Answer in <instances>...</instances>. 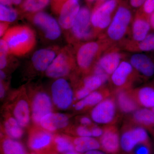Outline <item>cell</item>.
I'll list each match as a JSON object with an SVG mask.
<instances>
[{
  "label": "cell",
  "instance_id": "6da1fadb",
  "mask_svg": "<svg viewBox=\"0 0 154 154\" xmlns=\"http://www.w3.org/2000/svg\"><path fill=\"white\" fill-rule=\"evenodd\" d=\"M111 46L100 38L75 45L73 51L77 71L85 75L91 74L102 54Z\"/></svg>",
  "mask_w": 154,
  "mask_h": 154
},
{
  "label": "cell",
  "instance_id": "7a4b0ae2",
  "mask_svg": "<svg viewBox=\"0 0 154 154\" xmlns=\"http://www.w3.org/2000/svg\"><path fill=\"white\" fill-rule=\"evenodd\" d=\"M134 17L130 6L120 2L110 25L98 38L105 39L111 46H119L129 36Z\"/></svg>",
  "mask_w": 154,
  "mask_h": 154
},
{
  "label": "cell",
  "instance_id": "3957f363",
  "mask_svg": "<svg viewBox=\"0 0 154 154\" xmlns=\"http://www.w3.org/2000/svg\"><path fill=\"white\" fill-rule=\"evenodd\" d=\"M8 46L9 54L22 56L29 53L36 45L35 32L27 25L9 28L3 36Z\"/></svg>",
  "mask_w": 154,
  "mask_h": 154
},
{
  "label": "cell",
  "instance_id": "277c9868",
  "mask_svg": "<svg viewBox=\"0 0 154 154\" xmlns=\"http://www.w3.org/2000/svg\"><path fill=\"white\" fill-rule=\"evenodd\" d=\"M92 12L87 7L80 8L70 32V42L75 45L96 38L91 23Z\"/></svg>",
  "mask_w": 154,
  "mask_h": 154
},
{
  "label": "cell",
  "instance_id": "5b68a950",
  "mask_svg": "<svg viewBox=\"0 0 154 154\" xmlns=\"http://www.w3.org/2000/svg\"><path fill=\"white\" fill-rule=\"evenodd\" d=\"M120 2V0H107L94 8L91 14V23L97 38L107 30Z\"/></svg>",
  "mask_w": 154,
  "mask_h": 154
},
{
  "label": "cell",
  "instance_id": "8992f818",
  "mask_svg": "<svg viewBox=\"0 0 154 154\" xmlns=\"http://www.w3.org/2000/svg\"><path fill=\"white\" fill-rule=\"evenodd\" d=\"M77 70L73 50L66 46L60 49L55 59L45 71L47 77L60 79L67 76Z\"/></svg>",
  "mask_w": 154,
  "mask_h": 154
},
{
  "label": "cell",
  "instance_id": "52a82bcc",
  "mask_svg": "<svg viewBox=\"0 0 154 154\" xmlns=\"http://www.w3.org/2000/svg\"><path fill=\"white\" fill-rule=\"evenodd\" d=\"M140 77L129 61L124 60L110 76L108 82L114 92L132 88L133 85Z\"/></svg>",
  "mask_w": 154,
  "mask_h": 154
},
{
  "label": "cell",
  "instance_id": "ba28073f",
  "mask_svg": "<svg viewBox=\"0 0 154 154\" xmlns=\"http://www.w3.org/2000/svg\"><path fill=\"white\" fill-rule=\"evenodd\" d=\"M120 147L125 152L129 153L140 144L150 145L146 128L130 123L124 126L120 139Z\"/></svg>",
  "mask_w": 154,
  "mask_h": 154
},
{
  "label": "cell",
  "instance_id": "9c48e42d",
  "mask_svg": "<svg viewBox=\"0 0 154 154\" xmlns=\"http://www.w3.org/2000/svg\"><path fill=\"white\" fill-rule=\"evenodd\" d=\"M117 108L115 97L111 95L94 106L91 111V119L98 124L111 125L117 120Z\"/></svg>",
  "mask_w": 154,
  "mask_h": 154
},
{
  "label": "cell",
  "instance_id": "30bf717a",
  "mask_svg": "<svg viewBox=\"0 0 154 154\" xmlns=\"http://www.w3.org/2000/svg\"><path fill=\"white\" fill-rule=\"evenodd\" d=\"M31 118L33 123L39 126L41 119L48 113H52L53 104L52 99L43 90L34 91L30 101Z\"/></svg>",
  "mask_w": 154,
  "mask_h": 154
},
{
  "label": "cell",
  "instance_id": "8fae6325",
  "mask_svg": "<svg viewBox=\"0 0 154 154\" xmlns=\"http://www.w3.org/2000/svg\"><path fill=\"white\" fill-rule=\"evenodd\" d=\"M51 94L53 104L61 110L68 109L74 99L71 86L63 78L58 79L54 82L51 86Z\"/></svg>",
  "mask_w": 154,
  "mask_h": 154
},
{
  "label": "cell",
  "instance_id": "7c38bea8",
  "mask_svg": "<svg viewBox=\"0 0 154 154\" xmlns=\"http://www.w3.org/2000/svg\"><path fill=\"white\" fill-rule=\"evenodd\" d=\"M15 95L14 100L9 105V111H12V115L22 128L27 127L30 122L31 109L25 89L22 88Z\"/></svg>",
  "mask_w": 154,
  "mask_h": 154
},
{
  "label": "cell",
  "instance_id": "4fadbf2b",
  "mask_svg": "<svg viewBox=\"0 0 154 154\" xmlns=\"http://www.w3.org/2000/svg\"><path fill=\"white\" fill-rule=\"evenodd\" d=\"M32 23L42 31L45 37L50 40H54L60 36V25L52 16L44 12H38L31 15Z\"/></svg>",
  "mask_w": 154,
  "mask_h": 154
},
{
  "label": "cell",
  "instance_id": "5bb4252c",
  "mask_svg": "<svg viewBox=\"0 0 154 154\" xmlns=\"http://www.w3.org/2000/svg\"><path fill=\"white\" fill-rule=\"evenodd\" d=\"M54 137L52 133L41 127H36L29 133L28 147L36 153L44 154L51 150V148L53 146Z\"/></svg>",
  "mask_w": 154,
  "mask_h": 154
},
{
  "label": "cell",
  "instance_id": "9a60e30c",
  "mask_svg": "<svg viewBox=\"0 0 154 154\" xmlns=\"http://www.w3.org/2000/svg\"><path fill=\"white\" fill-rule=\"evenodd\" d=\"M120 46L112 45L102 54L96 64L110 76L127 55Z\"/></svg>",
  "mask_w": 154,
  "mask_h": 154
},
{
  "label": "cell",
  "instance_id": "2e32d148",
  "mask_svg": "<svg viewBox=\"0 0 154 154\" xmlns=\"http://www.w3.org/2000/svg\"><path fill=\"white\" fill-rule=\"evenodd\" d=\"M128 61L141 79L148 81L154 75V58L146 53H133Z\"/></svg>",
  "mask_w": 154,
  "mask_h": 154
},
{
  "label": "cell",
  "instance_id": "e0dca14e",
  "mask_svg": "<svg viewBox=\"0 0 154 154\" xmlns=\"http://www.w3.org/2000/svg\"><path fill=\"white\" fill-rule=\"evenodd\" d=\"M151 30L149 17L138 10L134 15L130 36L127 38L132 42H139L144 39L150 33Z\"/></svg>",
  "mask_w": 154,
  "mask_h": 154
},
{
  "label": "cell",
  "instance_id": "ac0fdd59",
  "mask_svg": "<svg viewBox=\"0 0 154 154\" xmlns=\"http://www.w3.org/2000/svg\"><path fill=\"white\" fill-rule=\"evenodd\" d=\"M103 129L99 141L101 148L106 153L116 154L120 147V137L117 127L113 125H107Z\"/></svg>",
  "mask_w": 154,
  "mask_h": 154
},
{
  "label": "cell",
  "instance_id": "d6986e66",
  "mask_svg": "<svg viewBox=\"0 0 154 154\" xmlns=\"http://www.w3.org/2000/svg\"><path fill=\"white\" fill-rule=\"evenodd\" d=\"M80 9L77 0H67L64 3L59 11L58 23L60 27L65 30H70Z\"/></svg>",
  "mask_w": 154,
  "mask_h": 154
},
{
  "label": "cell",
  "instance_id": "ffe728a7",
  "mask_svg": "<svg viewBox=\"0 0 154 154\" xmlns=\"http://www.w3.org/2000/svg\"><path fill=\"white\" fill-rule=\"evenodd\" d=\"M119 110L122 113H133L138 109L139 105L136 100L133 89H121L113 92Z\"/></svg>",
  "mask_w": 154,
  "mask_h": 154
},
{
  "label": "cell",
  "instance_id": "44dd1931",
  "mask_svg": "<svg viewBox=\"0 0 154 154\" xmlns=\"http://www.w3.org/2000/svg\"><path fill=\"white\" fill-rule=\"evenodd\" d=\"M57 51V48H49L35 51L31 58L32 64L35 69L39 72H45L57 55L59 52Z\"/></svg>",
  "mask_w": 154,
  "mask_h": 154
},
{
  "label": "cell",
  "instance_id": "7402d4cb",
  "mask_svg": "<svg viewBox=\"0 0 154 154\" xmlns=\"http://www.w3.org/2000/svg\"><path fill=\"white\" fill-rule=\"evenodd\" d=\"M69 124V117L66 114L51 113L45 116L40 120L39 126L51 133L65 128Z\"/></svg>",
  "mask_w": 154,
  "mask_h": 154
},
{
  "label": "cell",
  "instance_id": "603a6c76",
  "mask_svg": "<svg viewBox=\"0 0 154 154\" xmlns=\"http://www.w3.org/2000/svg\"><path fill=\"white\" fill-rule=\"evenodd\" d=\"M124 51L131 53H154V33H150L144 39L137 42L128 38L120 45Z\"/></svg>",
  "mask_w": 154,
  "mask_h": 154
},
{
  "label": "cell",
  "instance_id": "cb8c5ba5",
  "mask_svg": "<svg viewBox=\"0 0 154 154\" xmlns=\"http://www.w3.org/2000/svg\"><path fill=\"white\" fill-rule=\"evenodd\" d=\"M133 93L139 106L150 109L154 107V79L145 85L133 89Z\"/></svg>",
  "mask_w": 154,
  "mask_h": 154
},
{
  "label": "cell",
  "instance_id": "d4e9b609",
  "mask_svg": "<svg viewBox=\"0 0 154 154\" xmlns=\"http://www.w3.org/2000/svg\"><path fill=\"white\" fill-rule=\"evenodd\" d=\"M131 123L149 130L154 129V113L151 109L142 107L137 109L131 116Z\"/></svg>",
  "mask_w": 154,
  "mask_h": 154
},
{
  "label": "cell",
  "instance_id": "484cf974",
  "mask_svg": "<svg viewBox=\"0 0 154 154\" xmlns=\"http://www.w3.org/2000/svg\"><path fill=\"white\" fill-rule=\"evenodd\" d=\"M17 119L10 113L6 116L4 122V129L7 136L15 140L21 138L24 134V130Z\"/></svg>",
  "mask_w": 154,
  "mask_h": 154
},
{
  "label": "cell",
  "instance_id": "4316f807",
  "mask_svg": "<svg viewBox=\"0 0 154 154\" xmlns=\"http://www.w3.org/2000/svg\"><path fill=\"white\" fill-rule=\"evenodd\" d=\"M72 140L75 151L80 153L101 148L100 142L92 137H78Z\"/></svg>",
  "mask_w": 154,
  "mask_h": 154
},
{
  "label": "cell",
  "instance_id": "83f0119b",
  "mask_svg": "<svg viewBox=\"0 0 154 154\" xmlns=\"http://www.w3.org/2000/svg\"><path fill=\"white\" fill-rule=\"evenodd\" d=\"M1 149L2 154H28L21 143L8 137L2 139Z\"/></svg>",
  "mask_w": 154,
  "mask_h": 154
},
{
  "label": "cell",
  "instance_id": "f1b7e54d",
  "mask_svg": "<svg viewBox=\"0 0 154 154\" xmlns=\"http://www.w3.org/2000/svg\"><path fill=\"white\" fill-rule=\"evenodd\" d=\"M110 90L104 86L94 92H92L85 99H82L85 108L94 107L103 100L111 96Z\"/></svg>",
  "mask_w": 154,
  "mask_h": 154
},
{
  "label": "cell",
  "instance_id": "f546056e",
  "mask_svg": "<svg viewBox=\"0 0 154 154\" xmlns=\"http://www.w3.org/2000/svg\"><path fill=\"white\" fill-rule=\"evenodd\" d=\"M53 146L57 152L60 153H66L75 151V146L72 140L66 136L56 135L53 140Z\"/></svg>",
  "mask_w": 154,
  "mask_h": 154
},
{
  "label": "cell",
  "instance_id": "4dcf8cb0",
  "mask_svg": "<svg viewBox=\"0 0 154 154\" xmlns=\"http://www.w3.org/2000/svg\"><path fill=\"white\" fill-rule=\"evenodd\" d=\"M80 84L91 93L99 90L105 85L100 77L94 74L86 75Z\"/></svg>",
  "mask_w": 154,
  "mask_h": 154
},
{
  "label": "cell",
  "instance_id": "1f68e13d",
  "mask_svg": "<svg viewBox=\"0 0 154 154\" xmlns=\"http://www.w3.org/2000/svg\"><path fill=\"white\" fill-rule=\"evenodd\" d=\"M51 0H25L22 5L23 11L30 14L40 12L50 2Z\"/></svg>",
  "mask_w": 154,
  "mask_h": 154
},
{
  "label": "cell",
  "instance_id": "d6a6232c",
  "mask_svg": "<svg viewBox=\"0 0 154 154\" xmlns=\"http://www.w3.org/2000/svg\"><path fill=\"white\" fill-rule=\"evenodd\" d=\"M18 17V13L10 6L0 5V20L2 22H14Z\"/></svg>",
  "mask_w": 154,
  "mask_h": 154
},
{
  "label": "cell",
  "instance_id": "836d02e7",
  "mask_svg": "<svg viewBox=\"0 0 154 154\" xmlns=\"http://www.w3.org/2000/svg\"><path fill=\"white\" fill-rule=\"evenodd\" d=\"M139 10L146 16L149 17L150 15L154 12V0H146Z\"/></svg>",
  "mask_w": 154,
  "mask_h": 154
},
{
  "label": "cell",
  "instance_id": "e575fe53",
  "mask_svg": "<svg viewBox=\"0 0 154 154\" xmlns=\"http://www.w3.org/2000/svg\"><path fill=\"white\" fill-rule=\"evenodd\" d=\"M91 92L82 85H80L79 88H77L75 94V99L78 101L85 99V97L88 96Z\"/></svg>",
  "mask_w": 154,
  "mask_h": 154
},
{
  "label": "cell",
  "instance_id": "d590c367",
  "mask_svg": "<svg viewBox=\"0 0 154 154\" xmlns=\"http://www.w3.org/2000/svg\"><path fill=\"white\" fill-rule=\"evenodd\" d=\"M134 150V154H151V145L146 144H140L135 148Z\"/></svg>",
  "mask_w": 154,
  "mask_h": 154
},
{
  "label": "cell",
  "instance_id": "8d00e7d4",
  "mask_svg": "<svg viewBox=\"0 0 154 154\" xmlns=\"http://www.w3.org/2000/svg\"><path fill=\"white\" fill-rule=\"evenodd\" d=\"M75 133L78 137H92L91 128L82 125H79L75 128Z\"/></svg>",
  "mask_w": 154,
  "mask_h": 154
},
{
  "label": "cell",
  "instance_id": "74e56055",
  "mask_svg": "<svg viewBox=\"0 0 154 154\" xmlns=\"http://www.w3.org/2000/svg\"><path fill=\"white\" fill-rule=\"evenodd\" d=\"M90 128H91L92 137H100L104 133L103 128L96 126L95 125Z\"/></svg>",
  "mask_w": 154,
  "mask_h": 154
},
{
  "label": "cell",
  "instance_id": "f35d334b",
  "mask_svg": "<svg viewBox=\"0 0 154 154\" xmlns=\"http://www.w3.org/2000/svg\"><path fill=\"white\" fill-rule=\"evenodd\" d=\"M130 6L135 9H140L146 0H129Z\"/></svg>",
  "mask_w": 154,
  "mask_h": 154
},
{
  "label": "cell",
  "instance_id": "ab89813d",
  "mask_svg": "<svg viewBox=\"0 0 154 154\" xmlns=\"http://www.w3.org/2000/svg\"><path fill=\"white\" fill-rule=\"evenodd\" d=\"M79 122L81 125L87 127L90 126L92 127L95 125L93 124L92 120L88 116H82L79 119Z\"/></svg>",
  "mask_w": 154,
  "mask_h": 154
},
{
  "label": "cell",
  "instance_id": "60d3db41",
  "mask_svg": "<svg viewBox=\"0 0 154 154\" xmlns=\"http://www.w3.org/2000/svg\"><path fill=\"white\" fill-rule=\"evenodd\" d=\"M9 23L5 22H1L0 24V36L3 37L6 31L9 29Z\"/></svg>",
  "mask_w": 154,
  "mask_h": 154
},
{
  "label": "cell",
  "instance_id": "b9f144b4",
  "mask_svg": "<svg viewBox=\"0 0 154 154\" xmlns=\"http://www.w3.org/2000/svg\"><path fill=\"white\" fill-rule=\"evenodd\" d=\"M5 86L3 84V82L1 81V83H0V97H1V99H2L5 97Z\"/></svg>",
  "mask_w": 154,
  "mask_h": 154
},
{
  "label": "cell",
  "instance_id": "7bdbcfd3",
  "mask_svg": "<svg viewBox=\"0 0 154 154\" xmlns=\"http://www.w3.org/2000/svg\"><path fill=\"white\" fill-rule=\"evenodd\" d=\"M149 22L150 25L151 30H152L154 33V12L149 17Z\"/></svg>",
  "mask_w": 154,
  "mask_h": 154
},
{
  "label": "cell",
  "instance_id": "ee69618b",
  "mask_svg": "<svg viewBox=\"0 0 154 154\" xmlns=\"http://www.w3.org/2000/svg\"><path fill=\"white\" fill-rule=\"evenodd\" d=\"M106 152H102L101 151L98 150V149L97 150H93L90 151L86 152L84 154H107Z\"/></svg>",
  "mask_w": 154,
  "mask_h": 154
},
{
  "label": "cell",
  "instance_id": "f6af8a7d",
  "mask_svg": "<svg viewBox=\"0 0 154 154\" xmlns=\"http://www.w3.org/2000/svg\"><path fill=\"white\" fill-rule=\"evenodd\" d=\"M0 78H1V81H4L6 78L5 73L2 70H1L0 71Z\"/></svg>",
  "mask_w": 154,
  "mask_h": 154
},
{
  "label": "cell",
  "instance_id": "bcb514c9",
  "mask_svg": "<svg viewBox=\"0 0 154 154\" xmlns=\"http://www.w3.org/2000/svg\"><path fill=\"white\" fill-rule=\"evenodd\" d=\"M22 0H12V5H18L22 2Z\"/></svg>",
  "mask_w": 154,
  "mask_h": 154
},
{
  "label": "cell",
  "instance_id": "7dc6e473",
  "mask_svg": "<svg viewBox=\"0 0 154 154\" xmlns=\"http://www.w3.org/2000/svg\"><path fill=\"white\" fill-rule=\"evenodd\" d=\"M106 1H107V0H97V2L96 3L95 7H98V6L100 5H102V3H104Z\"/></svg>",
  "mask_w": 154,
  "mask_h": 154
},
{
  "label": "cell",
  "instance_id": "c3c4849f",
  "mask_svg": "<svg viewBox=\"0 0 154 154\" xmlns=\"http://www.w3.org/2000/svg\"><path fill=\"white\" fill-rule=\"evenodd\" d=\"M64 154H81L79 152H78L75 151L70 152H69L66 153H65Z\"/></svg>",
  "mask_w": 154,
  "mask_h": 154
},
{
  "label": "cell",
  "instance_id": "681fc988",
  "mask_svg": "<svg viewBox=\"0 0 154 154\" xmlns=\"http://www.w3.org/2000/svg\"><path fill=\"white\" fill-rule=\"evenodd\" d=\"M44 154H57V153H56L55 152H54L51 151V150L49 151H48V152H47L45 153Z\"/></svg>",
  "mask_w": 154,
  "mask_h": 154
},
{
  "label": "cell",
  "instance_id": "f907efd6",
  "mask_svg": "<svg viewBox=\"0 0 154 154\" xmlns=\"http://www.w3.org/2000/svg\"><path fill=\"white\" fill-rule=\"evenodd\" d=\"M151 132V133L153 135V136L154 137V129H153L151 130H150Z\"/></svg>",
  "mask_w": 154,
  "mask_h": 154
},
{
  "label": "cell",
  "instance_id": "816d5d0a",
  "mask_svg": "<svg viewBox=\"0 0 154 154\" xmlns=\"http://www.w3.org/2000/svg\"><path fill=\"white\" fill-rule=\"evenodd\" d=\"M151 110H152V111L153 112V113H154V107H153V108H151Z\"/></svg>",
  "mask_w": 154,
  "mask_h": 154
},
{
  "label": "cell",
  "instance_id": "f5cc1de1",
  "mask_svg": "<svg viewBox=\"0 0 154 154\" xmlns=\"http://www.w3.org/2000/svg\"><path fill=\"white\" fill-rule=\"evenodd\" d=\"M88 2H93V1H95V0H88Z\"/></svg>",
  "mask_w": 154,
  "mask_h": 154
},
{
  "label": "cell",
  "instance_id": "db71d44e",
  "mask_svg": "<svg viewBox=\"0 0 154 154\" xmlns=\"http://www.w3.org/2000/svg\"><path fill=\"white\" fill-rule=\"evenodd\" d=\"M30 154H38L36 153H35V152H33V153H31Z\"/></svg>",
  "mask_w": 154,
  "mask_h": 154
},
{
  "label": "cell",
  "instance_id": "11a10c76",
  "mask_svg": "<svg viewBox=\"0 0 154 154\" xmlns=\"http://www.w3.org/2000/svg\"><path fill=\"white\" fill-rule=\"evenodd\" d=\"M77 1H78V0H77Z\"/></svg>",
  "mask_w": 154,
  "mask_h": 154
}]
</instances>
